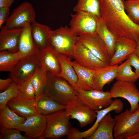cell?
Wrapping results in <instances>:
<instances>
[{"label": "cell", "mask_w": 139, "mask_h": 139, "mask_svg": "<svg viewBox=\"0 0 139 139\" xmlns=\"http://www.w3.org/2000/svg\"><path fill=\"white\" fill-rule=\"evenodd\" d=\"M100 14L107 27L116 36L136 41L139 38V24L127 14L124 0H99Z\"/></svg>", "instance_id": "6da1fadb"}, {"label": "cell", "mask_w": 139, "mask_h": 139, "mask_svg": "<svg viewBox=\"0 0 139 139\" xmlns=\"http://www.w3.org/2000/svg\"><path fill=\"white\" fill-rule=\"evenodd\" d=\"M48 82L43 94L66 106L77 97V91L66 80L47 72Z\"/></svg>", "instance_id": "7a4b0ae2"}, {"label": "cell", "mask_w": 139, "mask_h": 139, "mask_svg": "<svg viewBox=\"0 0 139 139\" xmlns=\"http://www.w3.org/2000/svg\"><path fill=\"white\" fill-rule=\"evenodd\" d=\"M116 123L114 129L115 139H130L139 133V106L132 112L126 109L115 116Z\"/></svg>", "instance_id": "3957f363"}, {"label": "cell", "mask_w": 139, "mask_h": 139, "mask_svg": "<svg viewBox=\"0 0 139 139\" xmlns=\"http://www.w3.org/2000/svg\"><path fill=\"white\" fill-rule=\"evenodd\" d=\"M45 116L47 122L45 139H58L69 134L72 128L71 117L65 109Z\"/></svg>", "instance_id": "277c9868"}, {"label": "cell", "mask_w": 139, "mask_h": 139, "mask_svg": "<svg viewBox=\"0 0 139 139\" xmlns=\"http://www.w3.org/2000/svg\"><path fill=\"white\" fill-rule=\"evenodd\" d=\"M78 37L67 26H62L52 31L50 45L58 53L72 56Z\"/></svg>", "instance_id": "5b68a950"}, {"label": "cell", "mask_w": 139, "mask_h": 139, "mask_svg": "<svg viewBox=\"0 0 139 139\" xmlns=\"http://www.w3.org/2000/svg\"><path fill=\"white\" fill-rule=\"evenodd\" d=\"M41 66L36 54L22 58L11 72L14 81L20 85L31 78Z\"/></svg>", "instance_id": "8992f818"}, {"label": "cell", "mask_w": 139, "mask_h": 139, "mask_svg": "<svg viewBox=\"0 0 139 139\" xmlns=\"http://www.w3.org/2000/svg\"><path fill=\"white\" fill-rule=\"evenodd\" d=\"M109 92L111 97H121L129 103L130 112L135 111L139 106V90L135 83L117 80L111 88Z\"/></svg>", "instance_id": "52a82bcc"}, {"label": "cell", "mask_w": 139, "mask_h": 139, "mask_svg": "<svg viewBox=\"0 0 139 139\" xmlns=\"http://www.w3.org/2000/svg\"><path fill=\"white\" fill-rule=\"evenodd\" d=\"M36 14L32 4L24 2L13 11L5 25L7 28H23L35 21Z\"/></svg>", "instance_id": "ba28073f"}, {"label": "cell", "mask_w": 139, "mask_h": 139, "mask_svg": "<svg viewBox=\"0 0 139 139\" xmlns=\"http://www.w3.org/2000/svg\"><path fill=\"white\" fill-rule=\"evenodd\" d=\"M77 96L79 99L91 109L94 111L109 106L114 100L109 91L97 90H85L77 89Z\"/></svg>", "instance_id": "9c48e42d"}, {"label": "cell", "mask_w": 139, "mask_h": 139, "mask_svg": "<svg viewBox=\"0 0 139 139\" xmlns=\"http://www.w3.org/2000/svg\"><path fill=\"white\" fill-rule=\"evenodd\" d=\"M65 110L71 118L78 121L81 128L93 123L97 113L83 103L77 96L66 106Z\"/></svg>", "instance_id": "30bf717a"}, {"label": "cell", "mask_w": 139, "mask_h": 139, "mask_svg": "<svg viewBox=\"0 0 139 139\" xmlns=\"http://www.w3.org/2000/svg\"><path fill=\"white\" fill-rule=\"evenodd\" d=\"M71 14L70 28L78 36L96 32L98 18L86 12L79 11Z\"/></svg>", "instance_id": "8fae6325"}, {"label": "cell", "mask_w": 139, "mask_h": 139, "mask_svg": "<svg viewBox=\"0 0 139 139\" xmlns=\"http://www.w3.org/2000/svg\"><path fill=\"white\" fill-rule=\"evenodd\" d=\"M77 42L89 49L107 65H109L110 58L106 46L96 32L78 36Z\"/></svg>", "instance_id": "7c38bea8"}, {"label": "cell", "mask_w": 139, "mask_h": 139, "mask_svg": "<svg viewBox=\"0 0 139 139\" xmlns=\"http://www.w3.org/2000/svg\"><path fill=\"white\" fill-rule=\"evenodd\" d=\"M124 103L119 99L114 100L112 103L108 107L103 109L95 111L97 115L94 124L90 128L84 132H81L75 128L73 130L69 136L70 139H88L94 132L98 127L99 123L102 118L110 112L114 111L116 113H120L123 110Z\"/></svg>", "instance_id": "4fadbf2b"}, {"label": "cell", "mask_w": 139, "mask_h": 139, "mask_svg": "<svg viewBox=\"0 0 139 139\" xmlns=\"http://www.w3.org/2000/svg\"><path fill=\"white\" fill-rule=\"evenodd\" d=\"M47 122L45 115L39 113L26 118L19 129L29 139H44V134Z\"/></svg>", "instance_id": "5bb4252c"}, {"label": "cell", "mask_w": 139, "mask_h": 139, "mask_svg": "<svg viewBox=\"0 0 139 139\" xmlns=\"http://www.w3.org/2000/svg\"><path fill=\"white\" fill-rule=\"evenodd\" d=\"M72 56L79 64L89 69L96 70L108 65L89 49L77 41Z\"/></svg>", "instance_id": "9a60e30c"}, {"label": "cell", "mask_w": 139, "mask_h": 139, "mask_svg": "<svg viewBox=\"0 0 139 139\" xmlns=\"http://www.w3.org/2000/svg\"><path fill=\"white\" fill-rule=\"evenodd\" d=\"M137 45L136 41L124 37L116 36L115 45V53L111 58L109 65H118L134 52Z\"/></svg>", "instance_id": "2e32d148"}, {"label": "cell", "mask_w": 139, "mask_h": 139, "mask_svg": "<svg viewBox=\"0 0 139 139\" xmlns=\"http://www.w3.org/2000/svg\"><path fill=\"white\" fill-rule=\"evenodd\" d=\"M58 54L50 45L39 50L37 54L41 66L53 75H57L60 71Z\"/></svg>", "instance_id": "e0dca14e"}, {"label": "cell", "mask_w": 139, "mask_h": 139, "mask_svg": "<svg viewBox=\"0 0 139 139\" xmlns=\"http://www.w3.org/2000/svg\"><path fill=\"white\" fill-rule=\"evenodd\" d=\"M0 29V51H18L19 39L23 28L8 29L3 25Z\"/></svg>", "instance_id": "ac0fdd59"}, {"label": "cell", "mask_w": 139, "mask_h": 139, "mask_svg": "<svg viewBox=\"0 0 139 139\" xmlns=\"http://www.w3.org/2000/svg\"><path fill=\"white\" fill-rule=\"evenodd\" d=\"M52 30L48 26L36 21L31 23V32L34 43L39 50L44 49L50 45Z\"/></svg>", "instance_id": "d6986e66"}, {"label": "cell", "mask_w": 139, "mask_h": 139, "mask_svg": "<svg viewBox=\"0 0 139 139\" xmlns=\"http://www.w3.org/2000/svg\"><path fill=\"white\" fill-rule=\"evenodd\" d=\"M118 66L109 65L95 70L93 78L92 89L103 91L105 85L116 78Z\"/></svg>", "instance_id": "ffe728a7"}, {"label": "cell", "mask_w": 139, "mask_h": 139, "mask_svg": "<svg viewBox=\"0 0 139 139\" xmlns=\"http://www.w3.org/2000/svg\"><path fill=\"white\" fill-rule=\"evenodd\" d=\"M8 107L19 116L27 118L38 114L36 107V100L13 98L7 102Z\"/></svg>", "instance_id": "44dd1931"}, {"label": "cell", "mask_w": 139, "mask_h": 139, "mask_svg": "<svg viewBox=\"0 0 139 139\" xmlns=\"http://www.w3.org/2000/svg\"><path fill=\"white\" fill-rule=\"evenodd\" d=\"M72 64L78 77L75 89L85 90L93 89V78L95 71L85 67L75 61L72 62Z\"/></svg>", "instance_id": "7402d4cb"}, {"label": "cell", "mask_w": 139, "mask_h": 139, "mask_svg": "<svg viewBox=\"0 0 139 139\" xmlns=\"http://www.w3.org/2000/svg\"><path fill=\"white\" fill-rule=\"evenodd\" d=\"M18 48L23 56L36 54L38 51L32 36L31 24L23 28L19 39Z\"/></svg>", "instance_id": "603a6c76"}, {"label": "cell", "mask_w": 139, "mask_h": 139, "mask_svg": "<svg viewBox=\"0 0 139 139\" xmlns=\"http://www.w3.org/2000/svg\"><path fill=\"white\" fill-rule=\"evenodd\" d=\"M116 120L109 113L101 120L97 128L88 139H113Z\"/></svg>", "instance_id": "cb8c5ba5"}, {"label": "cell", "mask_w": 139, "mask_h": 139, "mask_svg": "<svg viewBox=\"0 0 139 139\" xmlns=\"http://www.w3.org/2000/svg\"><path fill=\"white\" fill-rule=\"evenodd\" d=\"M58 58L61 70L57 76L66 80L74 88L78 81V77L70 58L66 55L58 53Z\"/></svg>", "instance_id": "d4e9b609"}, {"label": "cell", "mask_w": 139, "mask_h": 139, "mask_svg": "<svg viewBox=\"0 0 139 139\" xmlns=\"http://www.w3.org/2000/svg\"><path fill=\"white\" fill-rule=\"evenodd\" d=\"M96 32L105 44L111 59L115 53L116 36L109 30L101 16L97 18Z\"/></svg>", "instance_id": "484cf974"}, {"label": "cell", "mask_w": 139, "mask_h": 139, "mask_svg": "<svg viewBox=\"0 0 139 139\" xmlns=\"http://www.w3.org/2000/svg\"><path fill=\"white\" fill-rule=\"evenodd\" d=\"M11 109L7 105L0 111V128H9L19 129L26 119Z\"/></svg>", "instance_id": "4316f807"}, {"label": "cell", "mask_w": 139, "mask_h": 139, "mask_svg": "<svg viewBox=\"0 0 139 139\" xmlns=\"http://www.w3.org/2000/svg\"><path fill=\"white\" fill-rule=\"evenodd\" d=\"M36 107L38 113L46 115L61 110L66 106L56 102L48 96L43 94L36 102Z\"/></svg>", "instance_id": "83f0119b"}, {"label": "cell", "mask_w": 139, "mask_h": 139, "mask_svg": "<svg viewBox=\"0 0 139 139\" xmlns=\"http://www.w3.org/2000/svg\"><path fill=\"white\" fill-rule=\"evenodd\" d=\"M24 57L19 51L0 52V71L11 72L20 59Z\"/></svg>", "instance_id": "f1b7e54d"}, {"label": "cell", "mask_w": 139, "mask_h": 139, "mask_svg": "<svg viewBox=\"0 0 139 139\" xmlns=\"http://www.w3.org/2000/svg\"><path fill=\"white\" fill-rule=\"evenodd\" d=\"M47 72L42 67L39 68L31 78L36 95V102L42 95L48 82Z\"/></svg>", "instance_id": "f546056e"}, {"label": "cell", "mask_w": 139, "mask_h": 139, "mask_svg": "<svg viewBox=\"0 0 139 139\" xmlns=\"http://www.w3.org/2000/svg\"><path fill=\"white\" fill-rule=\"evenodd\" d=\"M73 11L75 12L82 11L89 13L97 18L101 16L99 0H77Z\"/></svg>", "instance_id": "4dcf8cb0"}, {"label": "cell", "mask_w": 139, "mask_h": 139, "mask_svg": "<svg viewBox=\"0 0 139 139\" xmlns=\"http://www.w3.org/2000/svg\"><path fill=\"white\" fill-rule=\"evenodd\" d=\"M138 78L127 60L118 65L115 78L117 80L135 83Z\"/></svg>", "instance_id": "1f68e13d"}, {"label": "cell", "mask_w": 139, "mask_h": 139, "mask_svg": "<svg viewBox=\"0 0 139 139\" xmlns=\"http://www.w3.org/2000/svg\"><path fill=\"white\" fill-rule=\"evenodd\" d=\"M20 92L19 85L13 81L5 90L0 93V111L6 106L8 101L17 98Z\"/></svg>", "instance_id": "d6a6232c"}, {"label": "cell", "mask_w": 139, "mask_h": 139, "mask_svg": "<svg viewBox=\"0 0 139 139\" xmlns=\"http://www.w3.org/2000/svg\"><path fill=\"white\" fill-rule=\"evenodd\" d=\"M124 7L127 15L134 22L139 21V0L124 1Z\"/></svg>", "instance_id": "836d02e7"}, {"label": "cell", "mask_w": 139, "mask_h": 139, "mask_svg": "<svg viewBox=\"0 0 139 139\" xmlns=\"http://www.w3.org/2000/svg\"><path fill=\"white\" fill-rule=\"evenodd\" d=\"M31 78L19 85L20 92L17 98L21 99L36 100L35 91L31 82Z\"/></svg>", "instance_id": "e575fe53"}, {"label": "cell", "mask_w": 139, "mask_h": 139, "mask_svg": "<svg viewBox=\"0 0 139 139\" xmlns=\"http://www.w3.org/2000/svg\"><path fill=\"white\" fill-rule=\"evenodd\" d=\"M21 131L17 129L0 128V139H29L22 135Z\"/></svg>", "instance_id": "d590c367"}, {"label": "cell", "mask_w": 139, "mask_h": 139, "mask_svg": "<svg viewBox=\"0 0 139 139\" xmlns=\"http://www.w3.org/2000/svg\"><path fill=\"white\" fill-rule=\"evenodd\" d=\"M129 64L135 68V72L139 78V57L134 52L132 53L127 59Z\"/></svg>", "instance_id": "8d00e7d4"}, {"label": "cell", "mask_w": 139, "mask_h": 139, "mask_svg": "<svg viewBox=\"0 0 139 139\" xmlns=\"http://www.w3.org/2000/svg\"><path fill=\"white\" fill-rule=\"evenodd\" d=\"M10 13V8L7 7L0 8V28L8 20Z\"/></svg>", "instance_id": "74e56055"}, {"label": "cell", "mask_w": 139, "mask_h": 139, "mask_svg": "<svg viewBox=\"0 0 139 139\" xmlns=\"http://www.w3.org/2000/svg\"><path fill=\"white\" fill-rule=\"evenodd\" d=\"M14 81L10 77L6 79H0V92H2L7 89Z\"/></svg>", "instance_id": "f35d334b"}, {"label": "cell", "mask_w": 139, "mask_h": 139, "mask_svg": "<svg viewBox=\"0 0 139 139\" xmlns=\"http://www.w3.org/2000/svg\"><path fill=\"white\" fill-rule=\"evenodd\" d=\"M14 1V0H0V8L7 7L10 8Z\"/></svg>", "instance_id": "ab89813d"}, {"label": "cell", "mask_w": 139, "mask_h": 139, "mask_svg": "<svg viewBox=\"0 0 139 139\" xmlns=\"http://www.w3.org/2000/svg\"><path fill=\"white\" fill-rule=\"evenodd\" d=\"M137 45L134 52L139 57V38L136 40Z\"/></svg>", "instance_id": "60d3db41"}, {"label": "cell", "mask_w": 139, "mask_h": 139, "mask_svg": "<svg viewBox=\"0 0 139 139\" xmlns=\"http://www.w3.org/2000/svg\"><path fill=\"white\" fill-rule=\"evenodd\" d=\"M130 139H139V133L132 137Z\"/></svg>", "instance_id": "b9f144b4"}, {"label": "cell", "mask_w": 139, "mask_h": 139, "mask_svg": "<svg viewBox=\"0 0 139 139\" xmlns=\"http://www.w3.org/2000/svg\"><path fill=\"white\" fill-rule=\"evenodd\" d=\"M137 24H139V21L138 22V23H137Z\"/></svg>", "instance_id": "7bdbcfd3"}]
</instances>
